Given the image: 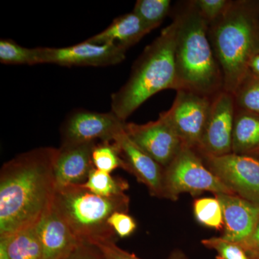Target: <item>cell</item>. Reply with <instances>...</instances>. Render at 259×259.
<instances>
[{
	"mask_svg": "<svg viewBox=\"0 0 259 259\" xmlns=\"http://www.w3.org/2000/svg\"><path fill=\"white\" fill-rule=\"evenodd\" d=\"M57 148L40 147L20 153L0 171V238L35 226L52 207L57 187Z\"/></svg>",
	"mask_w": 259,
	"mask_h": 259,
	"instance_id": "obj_1",
	"label": "cell"
},
{
	"mask_svg": "<svg viewBox=\"0 0 259 259\" xmlns=\"http://www.w3.org/2000/svg\"><path fill=\"white\" fill-rule=\"evenodd\" d=\"M176 21V91L189 90L209 97L223 90L222 71L208 37L209 24L192 1L172 11Z\"/></svg>",
	"mask_w": 259,
	"mask_h": 259,
	"instance_id": "obj_2",
	"label": "cell"
},
{
	"mask_svg": "<svg viewBox=\"0 0 259 259\" xmlns=\"http://www.w3.org/2000/svg\"><path fill=\"white\" fill-rule=\"evenodd\" d=\"M208 37L223 90L233 95L259 54V0H230L223 14L209 24Z\"/></svg>",
	"mask_w": 259,
	"mask_h": 259,
	"instance_id": "obj_3",
	"label": "cell"
},
{
	"mask_svg": "<svg viewBox=\"0 0 259 259\" xmlns=\"http://www.w3.org/2000/svg\"><path fill=\"white\" fill-rule=\"evenodd\" d=\"M177 25L172 22L145 48L135 61L125 84L112 94L111 111L125 120L148 99L160 92L176 90V46Z\"/></svg>",
	"mask_w": 259,
	"mask_h": 259,
	"instance_id": "obj_4",
	"label": "cell"
},
{
	"mask_svg": "<svg viewBox=\"0 0 259 259\" xmlns=\"http://www.w3.org/2000/svg\"><path fill=\"white\" fill-rule=\"evenodd\" d=\"M53 207L81 243L96 245L115 241L117 236L108 224L113 213H128L130 197L122 194L102 197L82 185L56 190Z\"/></svg>",
	"mask_w": 259,
	"mask_h": 259,
	"instance_id": "obj_5",
	"label": "cell"
},
{
	"mask_svg": "<svg viewBox=\"0 0 259 259\" xmlns=\"http://www.w3.org/2000/svg\"><path fill=\"white\" fill-rule=\"evenodd\" d=\"M204 192L235 194L206 166L197 150L183 144L163 170V199L177 201L181 194L196 197Z\"/></svg>",
	"mask_w": 259,
	"mask_h": 259,
	"instance_id": "obj_6",
	"label": "cell"
},
{
	"mask_svg": "<svg viewBox=\"0 0 259 259\" xmlns=\"http://www.w3.org/2000/svg\"><path fill=\"white\" fill-rule=\"evenodd\" d=\"M199 155L223 185L236 195L259 206V159L256 156L234 153L220 156Z\"/></svg>",
	"mask_w": 259,
	"mask_h": 259,
	"instance_id": "obj_7",
	"label": "cell"
},
{
	"mask_svg": "<svg viewBox=\"0 0 259 259\" xmlns=\"http://www.w3.org/2000/svg\"><path fill=\"white\" fill-rule=\"evenodd\" d=\"M212 97L179 90L169 110L162 112L185 146L197 149L207 122Z\"/></svg>",
	"mask_w": 259,
	"mask_h": 259,
	"instance_id": "obj_8",
	"label": "cell"
},
{
	"mask_svg": "<svg viewBox=\"0 0 259 259\" xmlns=\"http://www.w3.org/2000/svg\"><path fill=\"white\" fill-rule=\"evenodd\" d=\"M236 104L233 94L223 90L211 100L199 153L220 156L232 153Z\"/></svg>",
	"mask_w": 259,
	"mask_h": 259,
	"instance_id": "obj_9",
	"label": "cell"
},
{
	"mask_svg": "<svg viewBox=\"0 0 259 259\" xmlns=\"http://www.w3.org/2000/svg\"><path fill=\"white\" fill-rule=\"evenodd\" d=\"M125 122L112 111L76 110L70 113L61 127V144L112 142L125 129Z\"/></svg>",
	"mask_w": 259,
	"mask_h": 259,
	"instance_id": "obj_10",
	"label": "cell"
},
{
	"mask_svg": "<svg viewBox=\"0 0 259 259\" xmlns=\"http://www.w3.org/2000/svg\"><path fill=\"white\" fill-rule=\"evenodd\" d=\"M125 49L115 44H97L85 40L71 47H40V64L103 67L120 64L125 60Z\"/></svg>",
	"mask_w": 259,
	"mask_h": 259,
	"instance_id": "obj_11",
	"label": "cell"
},
{
	"mask_svg": "<svg viewBox=\"0 0 259 259\" xmlns=\"http://www.w3.org/2000/svg\"><path fill=\"white\" fill-rule=\"evenodd\" d=\"M125 131L135 144L163 168L175 159L183 146L175 130L161 114L157 120L147 123L126 122Z\"/></svg>",
	"mask_w": 259,
	"mask_h": 259,
	"instance_id": "obj_12",
	"label": "cell"
},
{
	"mask_svg": "<svg viewBox=\"0 0 259 259\" xmlns=\"http://www.w3.org/2000/svg\"><path fill=\"white\" fill-rule=\"evenodd\" d=\"M112 142L125 162L126 171L134 175L140 183L144 184L151 196L163 199L164 168L135 144L125 129L115 136Z\"/></svg>",
	"mask_w": 259,
	"mask_h": 259,
	"instance_id": "obj_13",
	"label": "cell"
},
{
	"mask_svg": "<svg viewBox=\"0 0 259 259\" xmlns=\"http://www.w3.org/2000/svg\"><path fill=\"white\" fill-rule=\"evenodd\" d=\"M97 143L61 144L57 148L54 172L56 187L83 185L95 168L93 152Z\"/></svg>",
	"mask_w": 259,
	"mask_h": 259,
	"instance_id": "obj_14",
	"label": "cell"
},
{
	"mask_svg": "<svg viewBox=\"0 0 259 259\" xmlns=\"http://www.w3.org/2000/svg\"><path fill=\"white\" fill-rule=\"evenodd\" d=\"M223 209V238L241 244L251 235L259 220V206L236 194H218Z\"/></svg>",
	"mask_w": 259,
	"mask_h": 259,
	"instance_id": "obj_15",
	"label": "cell"
},
{
	"mask_svg": "<svg viewBox=\"0 0 259 259\" xmlns=\"http://www.w3.org/2000/svg\"><path fill=\"white\" fill-rule=\"evenodd\" d=\"M37 231L41 259H66L81 243L53 206L37 223Z\"/></svg>",
	"mask_w": 259,
	"mask_h": 259,
	"instance_id": "obj_16",
	"label": "cell"
},
{
	"mask_svg": "<svg viewBox=\"0 0 259 259\" xmlns=\"http://www.w3.org/2000/svg\"><path fill=\"white\" fill-rule=\"evenodd\" d=\"M151 32L134 12L117 17L102 32L88 38L97 44H115L126 51Z\"/></svg>",
	"mask_w": 259,
	"mask_h": 259,
	"instance_id": "obj_17",
	"label": "cell"
},
{
	"mask_svg": "<svg viewBox=\"0 0 259 259\" xmlns=\"http://www.w3.org/2000/svg\"><path fill=\"white\" fill-rule=\"evenodd\" d=\"M232 153L246 156L259 153V114L236 109Z\"/></svg>",
	"mask_w": 259,
	"mask_h": 259,
	"instance_id": "obj_18",
	"label": "cell"
},
{
	"mask_svg": "<svg viewBox=\"0 0 259 259\" xmlns=\"http://www.w3.org/2000/svg\"><path fill=\"white\" fill-rule=\"evenodd\" d=\"M6 238L10 259H41L37 224Z\"/></svg>",
	"mask_w": 259,
	"mask_h": 259,
	"instance_id": "obj_19",
	"label": "cell"
},
{
	"mask_svg": "<svg viewBox=\"0 0 259 259\" xmlns=\"http://www.w3.org/2000/svg\"><path fill=\"white\" fill-rule=\"evenodd\" d=\"M81 185L102 197L125 194V191L129 188L128 183L124 179L112 176L111 174L97 168H94L87 182Z\"/></svg>",
	"mask_w": 259,
	"mask_h": 259,
	"instance_id": "obj_20",
	"label": "cell"
},
{
	"mask_svg": "<svg viewBox=\"0 0 259 259\" xmlns=\"http://www.w3.org/2000/svg\"><path fill=\"white\" fill-rule=\"evenodd\" d=\"M0 62L8 65H32L40 64V47L26 48L19 45L11 39L0 40Z\"/></svg>",
	"mask_w": 259,
	"mask_h": 259,
	"instance_id": "obj_21",
	"label": "cell"
},
{
	"mask_svg": "<svg viewBox=\"0 0 259 259\" xmlns=\"http://www.w3.org/2000/svg\"><path fill=\"white\" fill-rule=\"evenodd\" d=\"M171 10L170 0H138L133 12L151 32L161 25Z\"/></svg>",
	"mask_w": 259,
	"mask_h": 259,
	"instance_id": "obj_22",
	"label": "cell"
},
{
	"mask_svg": "<svg viewBox=\"0 0 259 259\" xmlns=\"http://www.w3.org/2000/svg\"><path fill=\"white\" fill-rule=\"evenodd\" d=\"M194 217L200 224L216 231L224 228L223 209L215 197L197 199L193 202Z\"/></svg>",
	"mask_w": 259,
	"mask_h": 259,
	"instance_id": "obj_23",
	"label": "cell"
},
{
	"mask_svg": "<svg viewBox=\"0 0 259 259\" xmlns=\"http://www.w3.org/2000/svg\"><path fill=\"white\" fill-rule=\"evenodd\" d=\"M233 97L236 109L259 114V76L248 71Z\"/></svg>",
	"mask_w": 259,
	"mask_h": 259,
	"instance_id": "obj_24",
	"label": "cell"
},
{
	"mask_svg": "<svg viewBox=\"0 0 259 259\" xmlns=\"http://www.w3.org/2000/svg\"><path fill=\"white\" fill-rule=\"evenodd\" d=\"M93 161L95 168L111 174L117 168L125 170V162L113 142H101L94 148Z\"/></svg>",
	"mask_w": 259,
	"mask_h": 259,
	"instance_id": "obj_25",
	"label": "cell"
},
{
	"mask_svg": "<svg viewBox=\"0 0 259 259\" xmlns=\"http://www.w3.org/2000/svg\"><path fill=\"white\" fill-rule=\"evenodd\" d=\"M202 244L217 253L216 259H249L241 245L222 237L206 238L202 240Z\"/></svg>",
	"mask_w": 259,
	"mask_h": 259,
	"instance_id": "obj_26",
	"label": "cell"
},
{
	"mask_svg": "<svg viewBox=\"0 0 259 259\" xmlns=\"http://www.w3.org/2000/svg\"><path fill=\"white\" fill-rule=\"evenodd\" d=\"M102 252L105 259H141L134 253H129L117 246L115 241H106L95 245ZM168 259H189L182 250L176 249L171 252Z\"/></svg>",
	"mask_w": 259,
	"mask_h": 259,
	"instance_id": "obj_27",
	"label": "cell"
},
{
	"mask_svg": "<svg viewBox=\"0 0 259 259\" xmlns=\"http://www.w3.org/2000/svg\"><path fill=\"white\" fill-rule=\"evenodd\" d=\"M108 224L116 236L120 238L131 236L137 228V223L127 212H116L108 219Z\"/></svg>",
	"mask_w": 259,
	"mask_h": 259,
	"instance_id": "obj_28",
	"label": "cell"
},
{
	"mask_svg": "<svg viewBox=\"0 0 259 259\" xmlns=\"http://www.w3.org/2000/svg\"><path fill=\"white\" fill-rule=\"evenodd\" d=\"M194 3L206 21L210 24L223 14L230 0H194Z\"/></svg>",
	"mask_w": 259,
	"mask_h": 259,
	"instance_id": "obj_29",
	"label": "cell"
},
{
	"mask_svg": "<svg viewBox=\"0 0 259 259\" xmlns=\"http://www.w3.org/2000/svg\"><path fill=\"white\" fill-rule=\"evenodd\" d=\"M66 259H105L100 250L95 245L81 243Z\"/></svg>",
	"mask_w": 259,
	"mask_h": 259,
	"instance_id": "obj_30",
	"label": "cell"
},
{
	"mask_svg": "<svg viewBox=\"0 0 259 259\" xmlns=\"http://www.w3.org/2000/svg\"><path fill=\"white\" fill-rule=\"evenodd\" d=\"M241 245L249 259L259 256V220L251 235Z\"/></svg>",
	"mask_w": 259,
	"mask_h": 259,
	"instance_id": "obj_31",
	"label": "cell"
},
{
	"mask_svg": "<svg viewBox=\"0 0 259 259\" xmlns=\"http://www.w3.org/2000/svg\"><path fill=\"white\" fill-rule=\"evenodd\" d=\"M0 259H10L7 238H0Z\"/></svg>",
	"mask_w": 259,
	"mask_h": 259,
	"instance_id": "obj_32",
	"label": "cell"
},
{
	"mask_svg": "<svg viewBox=\"0 0 259 259\" xmlns=\"http://www.w3.org/2000/svg\"><path fill=\"white\" fill-rule=\"evenodd\" d=\"M249 71L259 76V54L253 57L249 65Z\"/></svg>",
	"mask_w": 259,
	"mask_h": 259,
	"instance_id": "obj_33",
	"label": "cell"
},
{
	"mask_svg": "<svg viewBox=\"0 0 259 259\" xmlns=\"http://www.w3.org/2000/svg\"><path fill=\"white\" fill-rule=\"evenodd\" d=\"M255 156H256V157L259 159V153H258V154L255 155Z\"/></svg>",
	"mask_w": 259,
	"mask_h": 259,
	"instance_id": "obj_34",
	"label": "cell"
},
{
	"mask_svg": "<svg viewBox=\"0 0 259 259\" xmlns=\"http://www.w3.org/2000/svg\"><path fill=\"white\" fill-rule=\"evenodd\" d=\"M253 259H259V256L258 257H255V258H253Z\"/></svg>",
	"mask_w": 259,
	"mask_h": 259,
	"instance_id": "obj_35",
	"label": "cell"
}]
</instances>
